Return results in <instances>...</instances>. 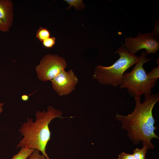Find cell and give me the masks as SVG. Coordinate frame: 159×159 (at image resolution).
Listing matches in <instances>:
<instances>
[{"instance_id":"1","label":"cell","mask_w":159,"mask_h":159,"mask_svg":"<svg viewBox=\"0 0 159 159\" xmlns=\"http://www.w3.org/2000/svg\"><path fill=\"white\" fill-rule=\"evenodd\" d=\"M143 102L140 101L141 96L134 97L135 101V109L130 114L124 115L117 113L115 115L117 120L121 123V128L127 132V135L134 145L142 141L149 149H153L155 145L151 140L159 138L155 133L158 127L154 126L155 121L153 114L155 104L159 102L158 93L145 95Z\"/></svg>"},{"instance_id":"2","label":"cell","mask_w":159,"mask_h":159,"mask_svg":"<svg viewBox=\"0 0 159 159\" xmlns=\"http://www.w3.org/2000/svg\"><path fill=\"white\" fill-rule=\"evenodd\" d=\"M62 112L56 110L51 105L47 111H37L34 122L28 118L27 122L22 124L19 131L23 136L17 145V148H26L37 150L45 156L46 159H50L46 152V148L50 139L51 133L49 125L56 118L62 119Z\"/></svg>"},{"instance_id":"3","label":"cell","mask_w":159,"mask_h":159,"mask_svg":"<svg viewBox=\"0 0 159 159\" xmlns=\"http://www.w3.org/2000/svg\"><path fill=\"white\" fill-rule=\"evenodd\" d=\"M114 53L119 54V59L109 66H97L92 77L100 84L116 87L122 84L125 71L136 63L139 57L130 54L124 45L119 47Z\"/></svg>"},{"instance_id":"4","label":"cell","mask_w":159,"mask_h":159,"mask_svg":"<svg viewBox=\"0 0 159 159\" xmlns=\"http://www.w3.org/2000/svg\"><path fill=\"white\" fill-rule=\"evenodd\" d=\"M147 55L145 52H142L132 70L130 72H125L123 75L120 87L127 89L131 97L151 94V90L158 80L150 79L143 67L144 64L150 60V58H147Z\"/></svg>"},{"instance_id":"5","label":"cell","mask_w":159,"mask_h":159,"mask_svg":"<svg viewBox=\"0 0 159 159\" xmlns=\"http://www.w3.org/2000/svg\"><path fill=\"white\" fill-rule=\"evenodd\" d=\"M67 66L65 60L57 55H45L36 68L38 79L43 82L51 81Z\"/></svg>"},{"instance_id":"6","label":"cell","mask_w":159,"mask_h":159,"mask_svg":"<svg viewBox=\"0 0 159 159\" xmlns=\"http://www.w3.org/2000/svg\"><path fill=\"white\" fill-rule=\"evenodd\" d=\"M123 45L132 55H134L136 52L143 49H145V52L147 54H155L159 49L158 37L152 32L139 33L138 36L134 38L131 36L125 38Z\"/></svg>"},{"instance_id":"7","label":"cell","mask_w":159,"mask_h":159,"mask_svg":"<svg viewBox=\"0 0 159 159\" xmlns=\"http://www.w3.org/2000/svg\"><path fill=\"white\" fill-rule=\"evenodd\" d=\"M51 81L54 90L60 96L70 94L75 88L78 80L73 70H62Z\"/></svg>"},{"instance_id":"8","label":"cell","mask_w":159,"mask_h":159,"mask_svg":"<svg viewBox=\"0 0 159 159\" xmlns=\"http://www.w3.org/2000/svg\"><path fill=\"white\" fill-rule=\"evenodd\" d=\"M13 18L12 2L10 0H0V19L10 28Z\"/></svg>"},{"instance_id":"9","label":"cell","mask_w":159,"mask_h":159,"mask_svg":"<svg viewBox=\"0 0 159 159\" xmlns=\"http://www.w3.org/2000/svg\"><path fill=\"white\" fill-rule=\"evenodd\" d=\"M35 150L26 148H21L19 153L14 155L11 159H26Z\"/></svg>"},{"instance_id":"10","label":"cell","mask_w":159,"mask_h":159,"mask_svg":"<svg viewBox=\"0 0 159 159\" xmlns=\"http://www.w3.org/2000/svg\"><path fill=\"white\" fill-rule=\"evenodd\" d=\"M143 147L140 149L136 148L133 150L132 154L134 159H146L145 156L148 150V146L146 144L143 145Z\"/></svg>"},{"instance_id":"11","label":"cell","mask_w":159,"mask_h":159,"mask_svg":"<svg viewBox=\"0 0 159 159\" xmlns=\"http://www.w3.org/2000/svg\"><path fill=\"white\" fill-rule=\"evenodd\" d=\"M49 32L46 28L40 27L36 33V37L41 41L50 37Z\"/></svg>"},{"instance_id":"12","label":"cell","mask_w":159,"mask_h":159,"mask_svg":"<svg viewBox=\"0 0 159 159\" xmlns=\"http://www.w3.org/2000/svg\"><path fill=\"white\" fill-rule=\"evenodd\" d=\"M65 1L69 5L68 9L72 6H74L75 9L79 8L83 4L82 0H65Z\"/></svg>"},{"instance_id":"13","label":"cell","mask_w":159,"mask_h":159,"mask_svg":"<svg viewBox=\"0 0 159 159\" xmlns=\"http://www.w3.org/2000/svg\"><path fill=\"white\" fill-rule=\"evenodd\" d=\"M56 38L54 37H49L42 42L43 46L45 47L49 48L52 47L55 43Z\"/></svg>"},{"instance_id":"14","label":"cell","mask_w":159,"mask_h":159,"mask_svg":"<svg viewBox=\"0 0 159 159\" xmlns=\"http://www.w3.org/2000/svg\"><path fill=\"white\" fill-rule=\"evenodd\" d=\"M159 65L155 68H153L151 71L147 73L149 78L153 80H158L159 78Z\"/></svg>"},{"instance_id":"15","label":"cell","mask_w":159,"mask_h":159,"mask_svg":"<svg viewBox=\"0 0 159 159\" xmlns=\"http://www.w3.org/2000/svg\"><path fill=\"white\" fill-rule=\"evenodd\" d=\"M39 152L37 150H35L29 157V159H46L45 156L40 154Z\"/></svg>"},{"instance_id":"16","label":"cell","mask_w":159,"mask_h":159,"mask_svg":"<svg viewBox=\"0 0 159 159\" xmlns=\"http://www.w3.org/2000/svg\"><path fill=\"white\" fill-rule=\"evenodd\" d=\"M118 159H134L133 154L125 153H121L118 155Z\"/></svg>"},{"instance_id":"17","label":"cell","mask_w":159,"mask_h":159,"mask_svg":"<svg viewBox=\"0 0 159 159\" xmlns=\"http://www.w3.org/2000/svg\"><path fill=\"white\" fill-rule=\"evenodd\" d=\"M9 28L0 19V31L6 32L9 30Z\"/></svg>"},{"instance_id":"18","label":"cell","mask_w":159,"mask_h":159,"mask_svg":"<svg viewBox=\"0 0 159 159\" xmlns=\"http://www.w3.org/2000/svg\"><path fill=\"white\" fill-rule=\"evenodd\" d=\"M158 20H157L155 21V26L154 29L153 31L152 32L155 35L158 37L159 36V22L158 21Z\"/></svg>"},{"instance_id":"19","label":"cell","mask_w":159,"mask_h":159,"mask_svg":"<svg viewBox=\"0 0 159 159\" xmlns=\"http://www.w3.org/2000/svg\"><path fill=\"white\" fill-rule=\"evenodd\" d=\"M32 94H31L29 95H22L21 97L22 100L24 101H28L29 99V95Z\"/></svg>"},{"instance_id":"20","label":"cell","mask_w":159,"mask_h":159,"mask_svg":"<svg viewBox=\"0 0 159 159\" xmlns=\"http://www.w3.org/2000/svg\"><path fill=\"white\" fill-rule=\"evenodd\" d=\"M4 103H0V114L3 111L2 106L4 105Z\"/></svg>"}]
</instances>
